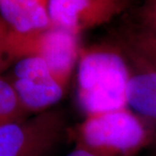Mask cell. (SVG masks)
Segmentation results:
<instances>
[{
	"label": "cell",
	"instance_id": "12",
	"mask_svg": "<svg viewBox=\"0 0 156 156\" xmlns=\"http://www.w3.org/2000/svg\"><path fill=\"white\" fill-rule=\"evenodd\" d=\"M66 156H102L97 154L96 152H93L89 149L83 147V146L80 145H76L75 149L73 151H71L68 155Z\"/></svg>",
	"mask_w": 156,
	"mask_h": 156
},
{
	"label": "cell",
	"instance_id": "13",
	"mask_svg": "<svg viewBox=\"0 0 156 156\" xmlns=\"http://www.w3.org/2000/svg\"><path fill=\"white\" fill-rule=\"evenodd\" d=\"M9 61H10V58H8L7 55L5 54L4 49H3L2 46L0 45V73L7 67Z\"/></svg>",
	"mask_w": 156,
	"mask_h": 156
},
{
	"label": "cell",
	"instance_id": "1",
	"mask_svg": "<svg viewBox=\"0 0 156 156\" xmlns=\"http://www.w3.org/2000/svg\"><path fill=\"white\" fill-rule=\"evenodd\" d=\"M77 76L78 102L85 116L128 107L129 67L115 42L81 49Z\"/></svg>",
	"mask_w": 156,
	"mask_h": 156
},
{
	"label": "cell",
	"instance_id": "5",
	"mask_svg": "<svg viewBox=\"0 0 156 156\" xmlns=\"http://www.w3.org/2000/svg\"><path fill=\"white\" fill-rule=\"evenodd\" d=\"M10 83L28 113L49 110L61 101L68 88V85L54 75L44 59L38 58L18 59Z\"/></svg>",
	"mask_w": 156,
	"mask_h": 156
},
{
	"label": "cell",
	"instance_id": "11",
	"mask_svg": "<svg viewBox=\"0 0 156 156\" xmlns=\"http://www.w3.org/2000/svg\"><path fill=\"white\" fill-rule=\"evenodd\" d=\"M141 23L156 31V0L144 6L141 11Z\"/></svg>",
	"mask_w": 156,
	"mask_h": 156
},
{
	"label": "cell",
	"instance_id": "4",
	"mask_svg": "<svg viewBox=\"0 0 156 156\" xmlns=\"http://www.w3.org/2000/svg\"><path fill=\"white\" fill-rule=\"evenodd\" d=\"M67 132V119L58 109L0 127V156H48Z\"/></svg>",
	"mask_w": 156,
	"mask_h": 156
},
{
	"label": "cell",
	"instance_id": "7",
	"mask_svg": "<svg viewBox=\"0 0 156 156\" xmlns=\"http://www.w3.org/2000/svg\"><path fill=\"white\" fill-rule=\"evenodd\" d=\"M120 48L129 67L127 106L150 127L156 143V68L122 46Z\"/></svg>",
	"mask_w": 156,
	"mask_h": 156
},
{
	"label": "cell",
	"instance_id": "10",
	"mask_svg": "<svg viewBox=\"0 0 156 156\" xmlns=\"http://www.w3.org/2000/svg\"><path fill=\"white\" fill-rule=\"evenodd\" d=\"M27 114L10 81L0 77V127L24 120Z\"/></svg>",
	"mask_w": 156,
	"mask_h": 156
},
{
	"label": "cell",
	"instance_id": "2",
	"mask_svg": "<svg viewBox=\"0 0 156 156\" xmlns=\"http://www.w3.org/2000/svg\"><path fill=\"white\" fill-rule=\"evenodd\" d=\"M77 144L102 156H135L154 142L152 130L129 107L85 116Z\"/></svg>",
	"mask_w": 156,
	"mask_h": 156
},
{
	"label": "cell",
	"instance_id": "14",
	"mask_svg": "<svg viewBox=\"0 0 156 156\" xmlns=\"http://www.w3.org/2000/svg\"><path fill=\"white\" fill-rule=\"evenodd\" d=\"M9 26L6 24V22L3 19L0 18V41L7 34V32L9 31Z\"/></svg>",
	"mask_w": 156,
	"mask_h": 156
},
{
	"label": "cell",
	"instance_id": "3",
	"mask_svg": "<svg viewBox=\"0 0 156 156\" xmlns=\"http://www.w3.org/2000/svg\"><path fill=\"white\" fill-rule=\"evenodd\" d=\"M0 45L10 61L24 58L44 59L66 85H69L81 51L77 35L55 26L27 34L9 29Z\"/></svg>",
	"mask_w": 156,
	"mask_h": 156
},
{
	"label": "cell",
	"instance_id": "9",
	"mask_svg": "<svg viewBox=\"0 0 156 156\" xmlns=\"http://www.w3.org/2000/svg\"><path fill=\"white\" fill-rule=\"evenodd\" d=\"M115 41L156 68V31L142 23L129 25L120 29Z\"/></svg>",
	"mask_w": 156,
	"mask_h": 156
},
{
	"label": "cell",
	"instance_id": "8",
	"mask_svg": "<svg viewBox=\"0 0 156 156\" xmlns=\"http://www.w3.org/2000/svg\"><path fill=\"white\" fill-rule=\"evenodd\" d=\"M0 13L9 28L20 34L52 26L48 0H0Z\"/></svg>",
	"mask_w": 156,
	"mask_h": 156
},
{
	"label": "cell",
	"instance_id": "6",
	"mask_svg": "<svg viewBox=\"0 0 156 156\" xmlns=\"http://www.w3.org/2000/svg\"><path fill=\"white\" fill-rule=\"evenodd\" d=\"M137 0H48L55 27L79 36L81 32L110 22Z\"/></svg>",
	"mask_w": 156,
	"mask_h": 156
}]
</instances>
